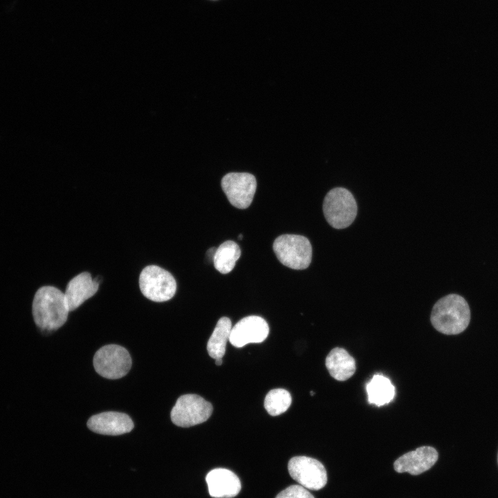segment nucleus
I'll use <instances>...</instances> for the list:
<instances>
[{"instance_id": "4468645a", "label": "nucleus", "mask_w": 498, "mask_h": 498, "mask_svg": "<svg viewBox=\"0 0 498 498\" xmlns=\"http://www.w3.org/2000/svg\"><path fill=\"white\" fill-rule=\"evenodd\" d=\"M209 494L215 498H232L241 490V482L232 471L225 468H216L208 472L205 477Z\"/></svg>"}, {"instance_id": "6ab92c4d", "label": "nucleus", "mask_w": 498, "mask_h": 498, "mask_svg": "<svg viewBox=\"0 0 498 498\" xmlns=\"http://www.w3.org/2000/svg\"><path fill=\"white\" fill-rule=\"evenodd\" d=\"M290 393L284 389L270 390L264 400V407L271 416H277L285 412L291 404Z\"/></svg>"}, {"instance_id": "dca6fc26", "label": "nucleus", "mask_w": 498, "mask_h": 498, "mask_svg": "<svg viewBox=\"0 0 498 498\" xmlns=\"http://www.w3.org/2000/svg\"><path fill=\"white\" fill-rule=\"evenodd\" d=\"M368 401L380 407L388 404L394 398L395 387L390 380L381 374H375L366 384Z\"/></svg>"}, {"instance_id": "aec40b11", "label": "nucleus", "mask_w": 498, "mask_h": 498, "mask_svg": "<svg viewBox=\"0 0 498 498\" xmlns=\"http://www.w3.org/2000/svg\"><path fill=\"white\" fill-rule=\"evenodd\" d=\"M275 498H315L304 487L293 485L280 492Z\"/></svg>"}, {"instance_id": "20e7f679", "label": "nucleus", "mask_w": 498, "mask_h": 498, "mask_svg": "<svg viewBox=\"0 0 498 498\" xmlns=\"http://www.w3.org/2000/svg\"><path fill=\"white\" fill-rule=\"evenodd\" d=\"M358 212L353 194L346 188L335 187L325 196L323 212L329 224L336 229L349 227L356 219Z\"/></svg>"}, {"instance_id": "9d476101", "label": "nucleus", "mask_w": 498, "mask_h": 498, "mask_svg": "<svg viewBox=\"0 0 498 498\" xmlns=\"http://www.w3.org/2000/svg\"><path fill=\"white\" fill-rule=\"evenodd\" d=\"M269 333L266 321L261 317L250 315L243 317L232 327L229 341L235 347L249 343H259L266 340Z\"/></svg>"}, {"instance_id": "7ed1b4c3", "label": "nucleus", "mask_w": 498, "mask_h": 498, "mask_svg": "<svg viewBox=\"0 0 498 498\" xmlns=\"http://www.w3.org/2000/svg\"><path fill=\"white\" fill-rule=\"evenodd\" d=\"M138 285L145 298L157 303L169 301L177 290L176 280L173 275L155 264L148 265L141 270Z\"/></svg>"}, {"instance_id": "f03ea898", "label": "nucleus", "mask_w": 498, "mask_h": 498, "mask_svg": "<svg viewBox=\"0 0 498 498\" xmlns=\"http://www.w3.org/2000/svg\"><path fill=\"white\" fill-rule=\"evenodd\" d=\"M430 320L439 332L456 335L463 332L470 321V310L467 301L457 294H449L434 305Z\"/></svg>"}, {"instance_id": "1a4fd4ad", "label": "nucleus", "mask_w": 498, "mask_h": 498, "mask_svg": "<svg viewBox=\"0 0 498 498\" xmlns=\"http://www.w3.org/2000/svg\"><path fill=\"white\" fill-rule=\"evenodd\" d=\"M221 187L233 206L239 209H246L252 201L257 181L251 174L231 172L223 177Z\"/></svg>"}, {"instance_id": "f3484780", "label": "nucleus", "mask_w": 498, "mask_h": 498, "mask_svg": "<svg viewBox=\"0 0 498 498\" xmlns=\"http://www.w3.org/2000/svg\"><path fill=\"white\" fill-rule=\"evenodd\" d=\"M232 327L231 321L228 317H223L219 320L207 344V350L211 358L214 359L223 358Z\"/></svg>"}, {"instance_id": "0eeeda50", "label": "nucleus", "mask_w": 498, "mask_h": 498, "mask_svg": "<svg viewBox=\"0 0 498 498\" xmlns=\"http://www.w3.org/2000/svg\"><path fill=\"white\" fill-rule=\"evenodd\" d=\"M212 405L196 394L180 396L171 411L174 424L188 427L206 421L212 413Z\"/></svg>"}, {"instance_id": "2eb2a0df", "label": "nucleus", "mask_w": 498, "mask_h": 498, "mask_svg": "<svg viewBox=\"0 0 498 498\" xmlns=\"http://www.w3.org/2000/svg\"><path fill=\"white\" fill-rule=\"evenodd\" d=\"M326 367L331 376L338 381H345L356 372L355 359L343 348L335 347L326 358Z\"/></svg>"}, {"instance_id": "f257e3e1", "label": "nucleus", "mask_w": 498, "mask_h": 498, "mask_svg": "<svg viewBox=\"0 0 498 498\" xmlns=\"http://www.w3.org/2000/svg\"><path fill=\"white\" fill-rule=\"evenodd\" d=\"M68 308L64 293L56 286L46 285L35 292L32 302V315L37 328L54 332L67 321Z\"/></svg>"}, {"instance_id": "39448f33", "label": "nucleus", "mask_w": 498, "mask_h": 498, "mask_svg": "<svg viewBox=\"0 0 498 498\" xmlns=\"http://www.w3.org/2000/svg\"><path fill=\"white\" fill-rule=\"evenodd\" d=\"M273 248L279 261L295 270L308 267L312 258V247L308 239L302 235L283 234L275 239Z\"/></svg>"}, {"instance_id": "5701e85b", "label": "nucleus", "mask_w": 498, "mask_h": 498, "mask_svg": "<svg viewBox=\"0 0 498 498\" xmlns=\"http://www.w3.org/2000/svg\"><path fill=\"white\" fill-rule=\"evenodd\" d=\"M497 461H498V454H497Z\"/></svg>"}, {"instance_id": "f8f14e48", "label": "nucleus", "mask_w": 498, "mask_h": 498, "mask_svg": "<svg viewBox=\"0 0 498 498\" xmlns=\"http://www.w3.org/2000/svg\"><path fill=\"white\" fill-rule=\"evenodd\" d=\"M87 427L95 433L117 436L131 432L133 423L124 413L104 412L92 416L87 421Z\"/></svg>"}, {"instance_id": "412c9836", "label": "nucleus", "mask_w": 498, "mask_h": 498, "mask_svg": "<svg viewBox=\"0 0 498 498\" xmlns=\"http://www.w3.org/2000/svg\"><path fill=\"white\" fill-rule=\"evenodd\" d=\"M214 360H215V364H216V365H222V362H223L222 358H216V359H214Z\"/></svg>"}, {"instance_id": "9b49d317", "label": "nucleus", "mask_w": 498, "mask_h": 498, "mask_svg": "<svg viewBox=\"0 0 498 498\" xmlns=\"http://www.w3.org/2000/svg\"><path fill=\"white\" fill-rule=\"evenodd\" d=\"M100 282L88 271L82 272L67 283L64 291L69 312L80 307L98 291Z\"/></svg>"}, {"instance_id": "4be33fe9", "label": "nucleus", "mask_w": 498, "mask_h": 498, "mask_svg": "<svg viewBox=\"0 0 498 498\" xmlns=\"http://www.w3.org/2000/svg\"><path fill=\"white\" fill-rule=\"evenodd\" d=\"M239 239H242V235L240 234L239 237Z\"/></svg>"}, {"instance_id": "6e6552de", "label": "nucleus", "mask_w": 498, "mask_h": 498, "mask_svg": "<svg viewBox=\"0 0 498 498\" xmlns=\"http://www.w3.org/2000/svg\"><path fill=\"white\" fill-rule=\"evenodd\" d=\"M288 470L291 477L305 488L318 490L326 484V470L315 459L294 456L288 462Z\"/></svg>"}, {"instance_id": "a211bd4d", "label": "nucleus", "mask_w": 498, "mask_h": 498, "mask_svg": "<svg viewBox=\"0 0 498 498\" xmlns=\"http://www.w3.org/2000/svg\"><path fill=\"white\" fill-rule=\"evenodd\" d=\"M240 255L238 244L232 241H226L215 250L213 257L214 267L222 274L228 273L234 268Z\"/></svg>"}, {"instance_id": "ddd939ff", "label": "nucleus", "mask_w": 498, "mask_h": 498, "mask_svg": "<svg viewBox=\"0 0 498 498\" xmlns=\"http://www.w3.org/2000/svg\"><path fill=\"white\" fill-rule=\"evenodd\" d=\"M438 456V452L434 448L422 446L400 456L395 461L394 467L398 472H407L417 475L431 468Z\"/></svg>"}, {"instance_id": "423d86ee", "label": "nucleus", "mask_w": 498, "mask_h": 498, "mask_svg": "<svg viewBox=\"0 0 498 498\" xmlns=\"http://www.w3.org/2000/svg\"><path fill=\"white\" fill-rule=\"evenodd\" d=\"M131 358L127 350L117 344H107L99 349L93 357L96 372L109 379L124 376L131 367Z\"/></svg>"}]
</instances>
